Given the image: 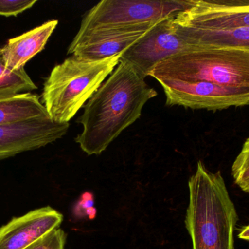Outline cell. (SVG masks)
<instances>
[{
  "mask_svg": "<svg viewBox=\"0 0 249 249\" xmlns=\"http://www.w3.org/2000/svg\"><path fill=\"white\" fill-rule=\"evenodd\" d=\"M37 89L24 68L11 71L0 56V99L27 93Z\"/></svg>",
  "mask_w": 249,
  "mask_h": 249,
  "instance_id": "obj_15",
  "label": "cell"
},
{
  "mask_svg": "<svg viewBox=\"0 0 249 249\" xmlns=\"http://www.w3.org/2000/svg\"><path fill=\"white\" fill-rule=\"evenodd\" d=\"M66 238L67 234L61 228H58L25 249H51L61 240Z\"/></svg>",
  "mask_w": 249,
  "mask_h": 249,
  "instance_id": "obj_18",
  "label": "cell"
},
{
  "mask_svg": "<svg viewBox=\"0 0 249 249\" xmlns=\"http://www.w3.org/2000/svg\"><path fill=\"white\" fill-rule=\"evenodd\" d=\"M47 116L39 95L27 92L0 99V125Z\"/></svg>",
  "mask_w": 249,
  "mask_h": 249,
  "instance_id": "obj_14",
  "label": "cell"
},
{
  "mask_svg": "<svg viewBox=\"0 0 249 249\" xmlns=\"http://www.w3.org/2000/svg\"><path fill=\"white\" fill-rule=\"evenodd\" d=\"M193 0H103L83 19L75 38L91 34L149 30L190 7Z\"/></svg>",
  "mask_w": 249,
  "mask_h": 249,
  "instance_id": "obj_5",
  "label": "cell"
},
{
  "mask_svg": "<svg viewBox=\"0 0 249 249\" xmlns=\"http://www.w3.org/2000/svg\"><path fill=\"white\" fill-rule=\"evenodd\" d=\"M166 105L209 111L249 105V89L225 87L204 81L160 80Z\"/></svg>",
  "mask_w": 249,
  "mask_h": 249,
  "instance_id": "obj_7",
  "label": "cell"
},
{
  "mask_svg": "<svg viewBox=\"0 0 249 249\" xmlns=\"http://www.w3.org/2000/svg\"><path fill=\"white\" fill-rule=\"evenodd\" d=\"M130 64L120 61L85 105L79 119L83 132L75 138L86 154L103 153L142 115L145 104L158 92Z\"/></svg>",
  "mask_w": 249,
  "mask_h": 249,
  "instance_id": "obj_1",
  "label": "cell"
},
{
  "mask_svg": "<svg viewBox=\"0 0 249 249\" xmlns=\"http://www.w3.org/2000/svg\"><path fill=\"white\" fill-rule=\"evenodd\" d=\"M121 56L88 60L72 55L55 66L44 83L42 95V105L51 119L69 123L113 73Z\"/></svg>",
  "mask_w": 249,
  "mask_h": 249,
  "instance_id": "obj_3",
  "label": "cell"
},
{
  "mask_svg": "<svg viewBox=\"0 0 249 249\" xmlns=\"http://www.w3.org/2000/svg\"><path fill=\"white\" fill-rule=\"evenodd\" d=\"M64 220L50 206L35 209L0 228V249H25L58 229Z\"/></svg>",
  "mask_w": 249,
  "mask_h": 249,
  "instance_id": "obj_9",
  "label": "cell"
},
{
  "mask_svg": "<svg viewBox=\"0 0 249 249\" xmlns=\"http://www.w3.org/2000/svg\"><path fill=\"white\" fill-rule=\"evenodd\" d=\"M174 19H165L152 26L121 54L120 61L131 65L145 78L161 61L199 47L189 43L177 32Z\"/></svg>",
  "mask_w": 249,
  "mask_h": 249,
  "instance_id": "obj_6",
  "label": "cell"
},
{
  "mask_svg": "<svg viewBox=\"0 0 249 249\" xmlns=\"http://www.w3.org/2000/svg\"><path fill=\"white\" fill-rule=\"evenodd\" d=\"M181 28L225 30L249 27V11L216 7L210 0H193L191 5L174 19Z\"/></svg>",
  "mask_w": 249,
  "mask_h": 249,
  "instance_id": "obj_10",
  "label": "cell"
},
{
  "mask_svg": "<svg viewBox=\"0 0 249 249\" xmlns=\"http://www.w3.org/2000/svg\"><path fill=\"white\" fill-rule=\"evenodd\" d=\"M37 0H0V16H17L32 8Z\"/></svg>",
  "mask_w": 249,
  "mask_h": 249,
  "instance_id": "obj_17",
  "label": "cell"
},
{
  "mask_svg": "<svg viewBox=\"0 0 249 249\" xmlns=\"http://www.w3.org/2000/svg\"><path fill=\"white\" fill-rule=\"evenodd\" d=\"M212 4L216 7L233 10L249 11V1H224V0H210Z\"/></svg>",
  "mask_w": 249,
  "mask_h": 249,
  "instance_id": "obj_19",
  "label": "cell"
},
{
  "mask_svg": "<svg viewBox=\"0 0 249 249\" xmlns=\"http://www.w3.org/2000/svg\"><path fill=\"white\" fill-rule=\"evenodd\" d=\"M238 238L240 239L244 240V241H249V224L241 229V232L238 235Z\"/></svg>",
  "mask_w": 249,
  "mask_h": 249,
  "instance_id": "obj_20",
  "label": "cell"
},
{
  "mask_svg": "<svg viewBox=\"0 0 249 249\" xmlns=\"http://www.w3.org/2000/svg\"><path fill=\"white\" fill-rule=\"evenodd\" d=\"M149 30L130 31L118 33L91 34L74 37L68 54L88 60H101L122 54Z\"/></svg>",
  "mask_w": 249,
  "mask_h": 249,
  "instance_id": "obj_11",
  "label": "cell"
},
{
  "mask_svg": "<svg viewBox=\"0 0 249 249\" xmlns=\"http://www.w3.org/2000/svg\"><path fill=\"white\" fill-rule=\"evenodd\" d=\"M188 187L185 227L193 249H235L238 215L220 171L211 172L199 161Z\"/></svg>",
  "mask_w": 249,
  "mask_h": 249,
  "instance_id": "obj_2",
  "label": "cell"
},
{
  "mask_svg": "<svg viewBox=\"0 0 249 249\" xmlns=\"http://www.w3.org/2000/svg\"><path fill=\"white\" fill-rule=\"evenodd\" d=\"M66 242H67V238L61 240L59 242L57 243V244L51 249H65Z\"/></svg>",
  "mask_w": 249,
  "mask_h": 249,
  "instance_id": "obj_21",
  "label": "cell"
},
{
  "mask_svg": "<svg viewBox=\"0 0 249 249\" xmlns=\"http://www.w3.org/2000/svg\"><path fill=\"white\" fill-rule=\"evenodd\" d=\"M232 175L235 184L249 194V137L232 164Z\"/></svg>",
  "mask_w": 249,
  "mask_h": 249,
  "instance_id": "obj_16",
  "label": "cell"
},
{
  "mask_svg": "<svg viewBox=\"0 0 249 249\" xmlns=\"http://www.w3.org/2000/svg\"><path fill=\"white\" fill-rule=\"evenodd\" d=\"M58 23V20H48L23 35L9 39L0 48V56L6 68L11 71L24 68L28 61L45 48Z\"/></svg>",
  "mask_w": 249,
  "mask_h": 249,
  "instance_id": "obj_12",
  "label": "cell"
},
{
  "mask_svg": "<svg viewBox=\"0 0 249 249\" xmlns=\"http://www.w3.org/2000/svg\"><path fill=\"white\" fill-rule=\"evenodd\" d=\"M150 76L158 81H204L249 89V51L199 46L161 61Z\"/></svg>",
  "mask_w": 249,
  "mask_h": 249,
  "instance_id": "obj_4",
  "label": "cell"
},
{
  "mask_svg": "<svg viewBox=\"0 0 249 249\" xmlns=\"http://www.w3.org/2000/svg\"><path fill=\"white\" fill-rule=\"evenodd\" d=\"M176 29L177 32L192 45L249 51V27L206 30L176 26Z\"/></svg>",
  "mask_w": 249,
  "mask_h": 249,
  "instance_id": "obj_13",
  "label": "cell"
},
{
  "mask_svg": "<svg viewBox=\"0 0 249 249\" xmlns=\"http://www.w3.org/2000/svg\"><path fill=\"white\" fill-rule=\"evenodd\" d=\"M69 127L50 116L0 125V160L45 147L64 137Z\"/></svg>",
  "mask_w": 249,
  "mask_h": 249,
  "instance_id": "obj_8",
  "label": "cell"
}]
</instances>
